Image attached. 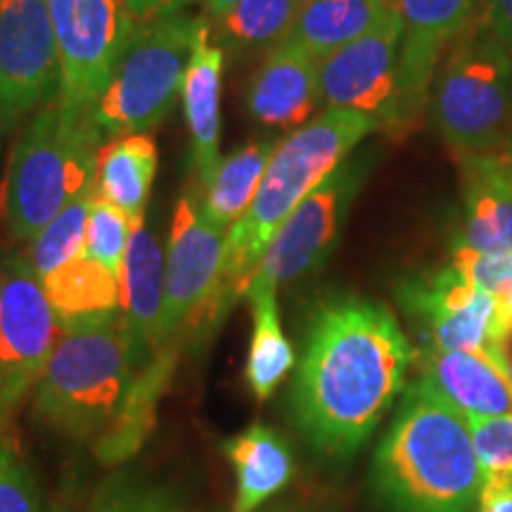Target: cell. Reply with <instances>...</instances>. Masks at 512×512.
Here are the masks:
<instances>
[{
  "mask_svg": "<svg viewBox=\"0 0 512 512\" xmlns=\"http://www.w3.org/2000/svg\"><path fill=\"white\" fill-rule=\"evenodd\" d=\"M394 10L389 0H306L283 41L323 60L366 36Z\"/></svg>",
  "mask_w": 512,
  "mask_h": 512,
  "instance_id": "603a6c76",
  "label": "cell"
},
{
  "mask_svg": "<svg viewBox=\"0 0 512 512\" xmlns=\"http://www.w3.org/2000/svg\"><path fill=\"white\" fill-rule=\"evenodd\" d=\"M197 22L169 12L136 29L95 105L102 133H145L169 117L183 93Z\"/></svg>",
  "mask_w": 512,
  "mask_h": 512,
  "instance_id": "8992f818",
  "label": "cell"
},
{
  "mask_svg": "<svg viewBox=\"0 0 512 512\" xmlns=\"http://www.w3.org/2000/svg\"><path fill=\"white\" fill-rule=\"evenodd\" d=\"M60 55L46 0H0V124L50 102Z\"/></svg>",
  "mask_w": 512,
  "mask_h": 512,
  "instance_id": "4fadbf2b",
  "label": "cell"
},
{
  "mask_svg": "<svg viewBox=\"0 0 512 512\" xmlns=\"http://www.w3.org/2000/svg\"><path fill=\"white\" fill-rule=\"evenodd\" d=\"M181 342H166L136 370L124 401L105 432L95 441V456L102 465H119L136 456L157 422V406L174 375Z\"/></svg>",
  "mask_w": 512,
  "mask_h": 512,
  "instance_id": "44dd1931",
  "label": "cell"
},
{
  "mask_svg": "<svg viewBox=\"0 0 512 512\" xmlns=\"http://www.w3.org/2000/svg\"><path fill=\"white\" fill-rule=\"evenodd\" d=\"M399 294L403 306L425 328L430 347L479 354L512 375V332L505 328L491 294L467 283L448 264L427 278L401 285Z\"/></svg>",
  "mask_w": 512,
  "mask_h": 512,
  "instance_id": "30bf717a",
  "label": "cell"
},
{
  "mask_svg": "<svg viewBox=\"0 0 512 512\" xmlns=\"http://www.w3.org/2000/svg\"><path fill=\"white\" fill-rule=\"evenodd\" d=\"M91 512H171V508L159 491L136 484H121L102 494Z\"/></svg>",
  "mask_w": 512,
  "mask_h": 512,
  "instance_id": "836d02e7",
  "label": "cell"
},
{
  "mask_svg": "<svg viewBox=\"0 0 512 512\" xmlns=\"http://www.w3.org/2000/svg\"><path fill=\"white\" fill-rule=\"evenodd\" d=\"M226 230L209 221L195 192L183 195L171 221L164 268L162 344L183 342L190 325H202L221 280Z\"/></svg>",
  "mask_w": 512,
  "mask_h": 512,
  "instance_id": "8fae6325",
  "label": "cell"
},
{
  "mask_svg": "<svg viewBox=\"0 0 512 512\" xmlns=\"http://www.w3.org/2000/svg\"><path fill=\"white\" fill-rule=\"evenodd\" d=\"M60 55L57 98L95 112L102 91L136 34L126 0H46Z\"/></svg>",
  "mask_w": 512,
  "mask_h": 512,
  "instance_id": "9c48e42d",
  "label": "cell"
},
{
  "mask_svg": "<svg viewBox=\"0 0 512 512\" xmlns=\"http://www.w3.org/2000/svg\"><path fill=\"white\" fill-rule=\"evenodd\" d=\"M477 0H396L403 24L399 55V124L420 112L439 60L470 27Z\"/></svg>",
  "mask_w": 512,
  "mask_h": 512,
  "instance_id": "9a60e30c",
  "label": "cell"
},
{
  "mask_svg": "<svg viewBox=\"0 0 512 512\" xmlns=\"http://www.w3.org/2000/svg\"><path fill=\"white\" fill-rule=\"evenodd\" d=\"M508 152H510V159H512V147H510V150H508Z\"/></svg>",
  "mask_w": 512,
  "mask_h": 512,
  "instance_id": "ab89813d",
  "label": "cell"
},
{
  "mask_svg": "<svg viewBox=\"0 0 512 512\" xmlns=\"http://www.w3.org/2000/svg\"><path fill=\"white\" fill-rule=\"evenodd\" d=\"M41 283L60 325L105 316L119 311L121 306L117 275L83 254L41 278Z\"/></svg>",
  "mask_w": 512,
  "mask_h": 512,
  "instance_id": "484cf974",
  "label": "cell"
},
{
  "mask_svg": "<svg viewBox=\"0 0 512 512\" xmlns=\"http://www.w3.org/2000/svg\"><path fill=\"white\" fill-rule=\"evenodd\" d=\"M0 430H3V427H0ZM3 432H5V430H3Z\"/></svg>",
  "mask_w": 512,
  "mask_h": 512,
  "instance_id": "7bdbcfd3",
  "label": "cell"
},
{
  "mask_svg": "<svg viewBox=\"0 0 512 512\" xmlns=\"http://www.w3.org/2000/svg\"><path fill=\"white\" fill-rule=\"evenodd\" d=\"M489 31L512 57V0H489Z\"/></svg>",
  "mask_w": 512,
  "mask_h": 512,
  "instance_id": "d590c367",
  "label": "cell"
},
{
  "mask_svg": "<svg viewBox=\"0 0 512 512\" xmlns=\"http://www.w3.org/2000/svg\"><path fill=\"white\" fill-rule=\"evenodd\" d=\"M102 128L95 112L46 102L12 150L3 185V214L12 235L34 240L83 192L95 190Z\"/></svg>",
  "mask_w": 512,
  "mask_h": 512,
  "instance_id": "5b68a950",
  "label": "cell"
},
{
  "mask_svg": "<svg viewBox=\"0 0 512 512\" xmlns=\"http://www.w3.org/2000/svg\"><path fill=\"white\" fill-rule=\"evenodd\" d=\"M275 147V140H254L221 159L211 181L200 190V204L214 226L228 233L252 207Z\"/></svg>",
  "mask_w": 512,
  "mask_h": 512,
  "instance_id": "d4e9b609",
  "label": "cell"
},
{
  "mask_svg": "<svg viewBox=\"0 0 512 512\" xmlns=\"http://www.w3.org/2000/svg\"><path fill=\"white\" fill-rule=\"evenodd\" d=\"M0 512H43L34 472L10 432L0 439Z\"/></svg>",
  "mask_w": 512,
  "mask_h": 512,
  "instance_id": "1f68e13d",
  "label": "cell"
},
{
  "mask_svg": "<svg viewBox=\"0 0 512 512\" xmlns=\"http://www.w3.org/2000/svg\"><path fill=\"white\" fill-rule=\"evenodd\" d=\"M164 254L145 223L133 230L121 266V313L136 344L140 366L162 347Z\"/></svg>",
  "mask_w": 512,
  "mask_h": 512,
  "instance_id": "ffe728a7",
  "label": "cell"
},
{
  "mask_svg": "<svg viewBox=\"0 0 512 512\" xmlns=\"http://www.w3.org/2000/svg\"><path fill=\"white\" fill-rule=\"evenodd\" d=\"M157 174V145L150 133H128L100 147L95 169V195L105 197L114 207L145 223V207L150 200Z\"/></svg>",
  "mask_w": 512,
  "mask_h": 512,
  "instance_id": "cb8c5ba5",
  "label": "cell"
},
{
  "mask_svg": "<svg viewBox=\"0 0 512 512\" xmlns=\"http://www.w3.org/2000/svg\"><path fill=\"white\" fill-rule=\"evenodd\" d=\"M93 192H83L72 204H67L41 233L31 240L29 261L38 273V278H46L57 268L69 264L76 256L83 254L86 245V226L91 214Z\"/></svg>",
  "mask_w": 512,
  "mask_h": 512,
  "instance_id": "f1b7e54d",
  "label": "cell"
},
{
  "mask_svg": "<svg viewBox=\"0 0 512 512\" xmlns=\"http://www.w3.org/2000/svg\"><path fill=\"white\" fill-rule=\"evenodd\" d=\"M238 3H240V0H204V5H207V10H209L211 15H214L216 19L226 17L228 12L233 10Z\"/></svg>",
  "mask_w": 512,
  "mask_h": 512,
  "instance_id": "74e56055",
  "label": "cell"
},
{
  "mask_svg": "<svg viewBox=\"0 0 512 512\" xmlns=\"http://www.w3.org/2000/svg\"><path fill=\"white\" fill-rule=\"evenodd\" d=\"M418 366L422 380L467 420L512 415V375L489 358L427 347Z\"/></svg>",
  "mask_w": 512,
  "mask_h": 512,
  "instance_id": "ac0fdd59",
  "label": "cell"
},
{
  "mask_svg": "<svg viewBox=\"0 0 512 512\" xmlns=\"http://www.w3.org/2000/svg\"><path fill=\"white\" fill-rule=\"evenodd\" d=\"M477 512H512V477L501 472H484Z\"/></svg>",
  "mask_w": 512,
  "mask_h": 512,
  "instance_id": "e575fe53",
  "label": "cell"
},
{
  "mask_svg": "<svg viewBox=\"0 0 512 512\" xmlns=\"http://www.w3.org/2000/svg\"><path fill=\"white\" fill-rule=\"evenodd\" d=\"M401 38L403 24L394 10L366 36L318 60L323 105L399 126Z\"/></svg>",
  "mask_w": 512,
  "mask_h": 512,
  "instance_id": "7c38bea8",
  "label": "cell"
},
{
  "mask_svg": "<svg viewBox=\"0 0 512 512\" xmlns=\"http://www.w3.org/2000/svg\"><path fill=\"white\" fill-rule=\"evenodd\" d=\"M463 235L458 242L484 254H512L510 152H460Z\"/></svg>",
  "mask_w": 512,
  "mask_h": 512,
  "instance_id": "2e32d148",
  "label": "cell"
},
{
  "mask_svg": "<svg viewBox=\"0 0 512 512\" xmlns=\"http://www.w3.org/2000/svg\"><path fill=\"white\" fill-rule=\"evenodd\" d=\"M138 226L140 223L133 221L131 216L93 192L83 256L98 261L100 266H105L107 271L121 278V266H124L128 242H131L133 230Z\"/></svg>",
  "mask_w": 512,
  "mask_h": 512,
  "instance_id": "f546056e",
  "label": "cell"
},
{
  "mask_svg": "<svg viewBox=\"0 0 512 512\" xmlns=\"http://www.w3.org/2000/svg\"><path fill=\"white\" fill-rule=\"evenodd\" d=\"M273 512H280V510H273Z\"/></svg>",
  "mask_w": 512,
  "mask_h": 512,
  "instance_id": "b9f144b4",
  "label": "cell"
},
{
  "mask_svg": "<svg viewBox=\"0 0 512 512\" xmlns=\"http://www.w3.org/2000/svg\"><path fill=\"white\" fill-rule=\"evenodd\" d=\"M448 266L496 299L505 328L512 332V254H484L456 242Z\"/></svg>",
  "mask_w": 512,
  "mask_h": 512,
  "instance_id": "4dcf8cb0",
  "label": "cell"
},
{
  "mask_svg": "<svg viewBox=\"0 0 512 512\" xmlns=\"http://www.w3.org/2000/svg\"><path fill=\"white\" fill-rule=\"evenodd\" d=\"M380 121L368 114L325 107L323 114L292 131L275 147L252 207L226 233L221 280L204 323H214L235 299L247 292L268 242L320 183H325L354 147Z\"/></svg>",
  "mask_w": 512,
  "mask_h": 512,
  "instance_id": "3957f363",
  "label": "cell"
},
{
  "mask_svg": "<svg viewBox=\"0 0 512 512\" xmlns=\"http://www.w3.org/2000/svg\"><path fill=\"white\" fill-rule=\"evenodd\" d=\"M5 434H8V432H3V430H0V439H3V437H5Z\"/></svg>",
  "mask_w": 512,
  "mask_h": 512,
  "instance_id": "f35d334b",
  "label": "cell"
},
{
  "mask_svg": "<svg viewBox=\"0 0 512 512\" xmlns=\"http://www.w3.org/2000/svg\"><path fill=\"white\" fill-rule=\"evenodd\" d=\"M252 306V342L245 377L256 399H268L297 363L290 339L280 325L278 302L271 287H249L245 292Z\"/></svg>",
  "mask_w": 512,
  "mask_h": 512,
  "instance_id": "4316f807",
  "label": "cell"
},
{
  "mask_svg": "<svg viewBox=\"0 0 512 512\" xmlns=\"http://www.w3.org/2000/svg\"><path fill=\"white\" fill-rule=\"evenodd\" d=\"M470 430L482 470L512 477V415L470 420Z\"/></svg>",
  "mask_w": 512,
  "mask_h": 512,
  "instance_id": "d6a6232c",
  "label": "cell"
},
{
  "mask_svg": "<svg viewBox=\"0 0 512 512\" xmlns=\"http://www.w3.org/2000/svg\"><path fill=\"white\" fill-rule=\"evenodd\" d=\"M223 48L214 43L211 27L204 19L197 22L192 38V55L183 83V107L192 138V162L202 190L219 166L221 131V86H223Z\"/></svg>",
  "mask_w": 512,
  "mask_h": 512,
  "instance_id": "d6986e66",
  "label": "cell"
},
{
  "mask_svg": "<svg viewBox=\"0 0 512 512\" xmlns=\"http://www.w3.org/2000/svg\"><path fill=\"white\" fill-rule=\"evenodd\" d=\"M320 102L316 57L290 41L275 43L247 91L249 114L264 126L297 131L309 124Z\"/></svg>",
  "mask_w": 512,
  "mask_h": 512,
  "instance_id": "e0dca14e",
  "label": "cell"
},
{
  "mask_svg": "<svg viewBox=\"0 0 512 512\" xmlns=\"http://www.w3.org/2000/svg\"><path fill=\"white\" fill-rule=\"evenodd\" d=\"M60 328L46 373L36 384L34 413L67 437H100L140 368L138 349L119 311Z\"/></svg>",
  "mask_w": 512,
  "mask_h": 512,
  "instance_id": "277c9868",
  "label": "cell"
},
{
  "mask_svg": "<svg viewBox=\"0 0 512 512\" xmlns=\"http://www.w3.org/2000/svg\"><path fill=\"white\" fill-rule=\"evenodd\" d=\"M432 119L458 152H503L512 136V57L491 31L460 43L432 86Z\"/></svg>",
  "mask_w": 512,
  "mask_h": 512,
  "instance_id": "52a82bcc",
  "label": "cell"
},
{
  "mask_svg": "<svg viewBox=\"0 0 512 512\" xmlns=\"http://www.w3.org/2000/svg\"><path fill=\"white\" fill-rule=\"evenodd\" d=\"M415 354L387 306L363 297H335L311 320L294 411L320 453L349 458L366 444L406 387Z\"/></svg>",
  "mask_w": 512,
  "mask_h": 512,
  "instance_id": "6da1fadb",
  "label": "cell"
},
{
  "mask_svg": "<svg viewBox=\"0 0 512 512\" xmlns=\"http://www.w3.org/2000/svg\"><path fill=\"white\" fill-rule=\"evenodd\" d=\"M235 472L233 512H256L290 484L294 460L287 441L271 427H247L223 444Z\"/></svg>",
  "mask_w": 512,
  "mask_h": 512,
  "instance_id": "7402d4cb",
  "label": "cell"
},
{
  "mask_svg": "<svg viewBox=\"0 0 512 512\" xmlns=\"http://www.w3.org/2000/svg\"><path fill=\"white\" fill-rule=\"evenodd\" d=\"M354 192V171L342 164L287 216V221L268 242L249 287L278 290L280 285L292 283L323 264L335 245Z\"/></svg>",
  "mask_w": 512,
  "mask_h": 512,
  "instance_id": "5bb4252c",
  "label": "cell"
},
{
  "mask_svg": "<svg viewBox=\"0 0 512 512\" xmlns=\"http://www.w3.org/2000/svg\"><path fill=\"white\" fill-rule=\"evenodd\" d=\"M178 3H183V0H126L128 10H131L136 22L138 19L140 22H152V19L169 15Z\"/></svg>",
  "mask_w": 512,
  "mask_h": 512,
  "instance_id": "8d00e7d4",
  "label": "cell"
},
{
  "mask_svg": "<svg viewBox=\"0 0 512 512\" xmlns=\"http://www.w3.org/2000/svg\"><path fill=\"white\" fill-rule=\"evenodd\" d=\"M60 318L41 278L22 256L0 264V427L41 382L60 339Z\"/></svg>",
  "mask_w": 512,
  "mask_h": 512,
  "instance_id": "ba28073f",
  "label": "cell"
},
{
  "mask_svg": "<svg viewBox=\"0 0 512 512\" xmlns=\"http://www.w3.org/2000/svg\"><path fill=\"white\" fill-rule=\"evenodd\" d=\"M373 477L389 512H477L484 470L470 420L418 377L377 448Z\"/></svg>",
  "mask_w": 512,
  "mask_h": 512,
  "instance_id": "7a4b0ae2",
  "label": "cell"
},
{
  "mask_svg": "<svg viewBox=\"0 0 512 512\" xmlns=\"http://www.w3.org/2000/svg\"><path fill=\"white\" fill-rule=\"evenodd\" d=\"M304 3L306 0H240L219 22L233 46L273 48L290 34Z\"/></svg>",
  "mask_w": 512,
  "mask_h": 512,
  "instance_id": "83f0119b",
  "label": "cell"
},
{
  "mask_svg": "<svg viewBox=\"0 0 512 512\" xmlns=\"http://www.w3.org/2000/svg\"><path fill=\"white\" fill-rule=\"evenodd\" d=\"M389 3H394V5H396V0H389Z\"/></svg>",
  "mask_w": 512,
  "mask_h": 512,
  "instance_id": "60d3db41",
  "label": "cell"
}]
</instances>
